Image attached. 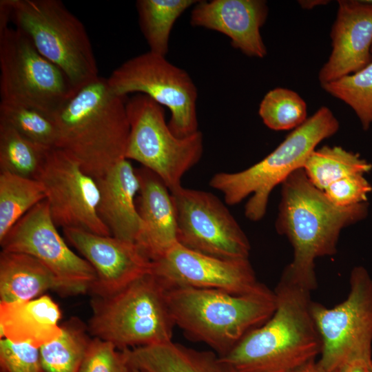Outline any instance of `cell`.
<instances>
[{"label": "cell", "instance_id": "obj_2", "mask_svg": "<svg viewBox=\"0 0 372 372\" xmlns=\"http://www.w3.org/2000/svg\"><path fill=\"white\" fill-rule=\"evenodd\" d=\"M273 291L271 316L221 358L238 372H291L320 356L311 291L282 273Z\"/></svg>", "mask_w": 372, "mask_h": 372}, {"label": "cell", "instance_id": "obj_11", "mask_svg": "<svg viewBox=\"0 0 372 372\" xmlns=\"http://www.w3.org/2000/svg\"><path fill=\"white\" fill-rule=\"evenodd\" d=\"M349 282V293L341 303L332 308L311 305L322 344L318 362L328 372L355 360H372V278L358 266Z\"/></svg>", "mask_w": 372, "mask_h": 372}, {"label": "cell", "instance_id": "obj_28", "mask_svg": "<svg viewBox=\"0 0 372 372\" xmlns=\"http://www.w3.org/2000/svg\"><path fill=\"white\" fill-rule=\"evenodd\" d=\"M49 150L0 122L1 172L37 179Z\"/></svg>", "mask_w": 372, "mask_h": 372}, {"label": "cell", "instance_id": "obj_32", "mask_svg": "<svg viewBox=\"0 0 372 372\" xmlns=\"http://www.w3.org/2000/svg\"><path fill=\"white\" fill-rule=\"evenodd\" d=\"M124 350L93 337L85 353L79 372H130Z\"/></svg>", "mask_w": 372, "mask_h": 372}, {"label": "cell", "instance_id": "obj_22", "mask_svg": "<svg viewBox=\"0 0 372 372\" xmlns=\"http://www.w3.org/2000/svg\"><path fill=\"white\" fill-rule=\"evenodd\" d=\"M131 367L145 372H238L211 351H200L173 341L125 351Z\"/></svg>", "mask_w": 372, "mask_h": 372}, {"label": "cell", "instance_id": "obj_39", "mask_svg": "<svg viewBox=\"0 0 372 372\" xmlns=\"http://www.w3.org/2000/svg\"><path fill=\"white\" fill-rule=\"evenodd\" d=\"M368 372H372V360L369 363Z\"/></svg>", "mask_w": 372, "mask_h": 372}, {"label": "cell", "instance_id": "obj_23", "mask_svg": "<svg viewBox=\"0 0 372 372\" xmlns=\"http://www.w3.org/2000/svg\"><path fill=\"white\" fill-rule=\"evenodd\" d=\"M48 290L65 296L61 282L39 260L25 254L1 251L0 302L31 300Z\"/></svg>", "mask_w": 372, "mask_h": 372}, {"label": "cell", "instance_id": "obj_14", "mask_svg": "<svg viewBox=\"0 0 372 372\" xmlns=\"http://www.w3.org/2000/svg\"><path fill=\"white\" fill-rule=\"evenodd\" d=\"M37 180L45 189L57 227L112 236L98 214L100 194L96 179L63 151H48Z\"/></svg>", "mask_w": 372, "mask_h": 372}, {"label": "cell", "instance_id": "obj_4", "mask_svg": "<svg viewBox=\"0 0 372 372\" xmlns=\"http://www.w3.org/2000/svg\"><path fill=\"white\" fill-rule=\"evenodd\" d=\"M175 326L223 358L251 330L263 324L276 309L273 291L236 295L220 290L185 287L167 288Z\"/></svg>", "mask_w": 372, "mask_h": 372}, {"label": "cell", "instance_id": "obj_6", "mask_svg": "<svg viewBox=\"0 0 372 372\" xmlns=\"http://www.w3.org/2000/svg\"><path fill=\"white\" fill-rule=\"evenodd\" d=\"M167 288L152 273L109 296H93L87 326L93 337L120 350L172 341L175 327L166 298Z\"/></svg>", "mask_w": 372, "mask_h": 372}, {"label": "cell", "instance_id": "obj_24", "mask_svg": "<svg viewBox=\"0 0 372 372\" xmlns=\"http://www.w3.org/2000/svg\"><path fill=\"white\" fill-rule=\"evenodd\" d=\"M62 334L39 347L41 372H79L91 340L90 332L79 319L61 324Z\"/></svg>", "mask_w": 372, "mask_h": 372}, {"label": "cell", "instance_id": "obj_31", "mask_svg": "<svg viewBox=\"0 0 372 372\" xmlns=\"http://www.w3.org/2000/svg\"><path fill=\"white\" fill-rule=\"evenodd\" d=\"M307 104L296 92L283 87L269 91L261 101L258 114L271 130H294L307 119Z\"/></svg>", "mask_w": 372, "mask_h": 372}, {"label": "cell", "instance_id": "obj_8", "mask_svg": "<svg viewBox=\"0 0 372 372\" xmlns=\"http://www.w3.org/2000/svg\"><path fill=\"white\" fill-rule=\"evenodd\" d=\"M126 110L130 134L125 158L157 174L170 191L182 186L183 176L202 157V132L175 136L166 122L164 107L143 94L127 99Z\"/></svg>", "mask_w": 372, "mask_h": 372}, {"label": "cell", "instance_id": "obj_12", "mask_svg": "<svg viewBox=\"0 0 372 372\" xmlns=\"http://www.w3.org/2000/svg\"><path fill=\"white\" fill-rule=\"evenodd\" d=\"M170 192L176 209L179 243L217 258H249L251 245L246 234L216 195L183 186Z\"/></svg>", "mask_w": 372, "mask_h": 372}, {"label": "cell", "instance_id": "obj_9", "mask_svg": "<svg viewBox=\"0 0 372 372\" xmlns=\"http://www.w3.org/2000/svg\"><path fill=\"white\" fill-rule=\"evenodd\" d=\"M76 92L65 73L17 28L0 31L1 101L54 115Z\"/></svg>", "mask_w": 372, "mask_h": 372}, {"label": "cell", "instance_id": "obj_3", "mask_svg": "<svg viewBox=\"0 0 372 372\" xmlns=\"http://www.w3.org/2000/svg\"><path fill=\"white\" fill-rule=\"evenodd\" d=\"M127 100L113 94L107 79L99 76L54 114L56 148L95 179L125 158L130 134Z\"/></svg>", "mask_w": 372, "mask_h": 372}, {"label": "cell", "instance_id": "obj_17", "mask_svg": "<svg viewBox=\"0 0 372 372\" xmlns=\"http://www.w3.org/2000/svg\"><path fill=\"white\" fill-rule=\"evenodd\" d=\"M330 36L331 53L318 74L321 85L355 73L372 61V1H338Z\"/></svg>", "mask_w": 372, "mask_h": 372}, {"label": "cell", "instance_id": "obj_19", "mask_svg": "<svg viewBox=\"0 0 372 372\" xmlns=\"http://www.w3.org/2000/svg\"><path fill=\"white\" fill-rule=\"evenodd\" d=\"M139 180L136 207L142 229L136 244L152 260L178 242L176 209L165 182L151 170L136 169Z\"/></svg>", "mask_w": 372, "mask_h": 372}, {"label": "cell", "instance_id": "obj_27", "mask_svg": "<svg viewBox=\"0 0 372 372\" xmlns=\"http://www.w3.org/2000/svg\"><path fill=\"white\" fill-rule=\"evenodd\" d=\"M45 199V189L39 180L0 172V241L25 214Z\"/></svg>", "mask_w": 372, "mask_h": 372}, {"label": "cell", "instance_id": "obj_35", "mask_svg": "<svg viewBox=\"0 0 372 372\" xmlns=\"http://www.w3.org/2000/svg\"><path fill=\"white\" fill-rule=\"evenodd\" d=\"M371 360H355L347 362L340 366L336 372H368V366Z\"/></svg>", "mask_w": 372, "mask_h": 372}, {"label": "cell", "instance_id": "obj_36", "mask_svg": "<svg viewBox=\"0 0 372 372\" xmlns=\"http://www.w3.org/2000/svg\"><path fill=\"white\" fill-rule=\"evenodd\" d=\"M291 372H328L318 363V360H312Z\"/></svg>", "mask_w": 372, "mask_h": 372}, {"label": "cell", "instance_id": "obj_20", "mask_svg": "<svg viewBox=\"0 0 372 372\" xmlns=\"http://www.w3.org/2000/svg\"><path fill=\"white\" fill-rule=\"evenodd\" d=\"M96 180L101 220L112 236L136 243L142 221L136 207L140 185L136 169L128 159L123 158Z\"/></svg>", "mask_w": 372, "mask_h": 372}, {"label": "cell", "instance_id": "obj_16", "mask_svg": "<svg viewBox=\"0 0 372 372\" xmlns=\"http://www.w3.org/2000/svg\"><path fill=\"white\" fill-rule=\"evenodd\" d=\"M63 234L95 271L93 296H112L152 272V261L136 242L76 229Z\"/></svg>", "mask_w": 372, "mask_h": 372}, {"label": "cell", "instance_id": "obj_37", "mask_svg": "<svg viewBox=\"0 0 372 372\" xmlns=\"http://www.w3.org/2000/svg\"><path fill=\"white\" fill-rule=\"evenodd\" d=\"M299 2L301 6L305 9H311L316 6L324 4L326 3L325 1H318V0L317 1H300Z\"/></svg>", "mask_w": 372, "mask_h": 372}, {"label": "cell", "instance_id": "obj_10", "mask_svg": "<svg viewBox=\"0 0 372 372\" xmlns=\"http://www.w3.org/2000/svg\"><path fill=\"white\" fill-rule=\"evenodd\" d=\"M110 91L118 96L143 94L171 113L168 125L180 138L198 131V91L189 74L151 51L132 57L113 70L107 79Z\"/></svg>", "mask_w": 372, "mask_h": 372}, {"label": "cell", "instance_id": "obj_7", "mask_svg": "<svg viewBox=\"0 0 372 372\" xmlns=\"http://www.w3.org/2000/svg\"><path fill=\"white\" fill-rule=\"evenodd\" d=\"M10 23L38 52L59 67L77 92L99 76L83 23L59 0H6Z\"/></svg>", "mask_w": 372, "mask_h": 372}, {"label": "cell", "instance_id": "obj_33", "mask_svg": "<svg viewBox=\"0 0 372 372\" xmlns=\"http://www.w3.org/2000/svg\"><path fill=\"white\" fill-rule=\"evenodd\" d=\"M1 372H41L39 348L8 339L0 340Z\"/></svg>", "mask_w": 372, "mask_h": 372}, {"label": "cell", "instance_id": "obj_25", "mask_svg": "<svg viewBox=\"0 0 372 372\" xmlns=\"http://www.w3.org/2000/svg\"><path fill=\"white\" fill-rule=\"evenodd\" d=\"M371 169L372 165L359 154L342 147L328 145L313 151L303 166L308 179L321 191L339 179L364 175Z\"/></svg>", "mask_w": 372, "mask_h": 372}, {"label": "cell", "instance_id": "obj_21", "mask_svg": "<svg viewBox=\"0 0 372 372\" xmlns=\"http://www.w3.org/2000/svg\"><path fill=\"white\" fill-rule=\"evenodd\" d=\"M61 318L59 305L47 294L28 301L0 302V337L39 348L62 334Z\"/></svg>", "mask_w": 372, "mask_h": 372}, {"label": "cell", "instance_id": "obj_26", "mask_svg": "<svg viewBox=\"0 0 372 372\" xmlns=\"http://www.w3.org/2000/svg\"><path fill=\"white\" fill-rule=\"evenodd\" d=\"M196 0H138L136 6L141 30L149 51L165 56L169 50V41L176 19Z\"/></svg>", "mask_w": 372, "mask_h": 372}, {"label": "cell", "instance_id": "obj_1", "mask_svg": "<svg viewBox=\"0 0 372 372\" xmlns=\"http://www.w3.org/2000/svg\"><path fill=\"white\" fill-rule=\"evenodd\" d=\"M369 203L338 207L316 187L303 168L282 183L276 229L293 249V258L283 273L312 291L317 287L315 261L337 252L341 231L364 219Z\"/></svg>", "mask_w": 372, "mask_h": 372}, {"label": "cell", "instance_id": "obj_15", "mask_svg": "<svg viewBox=\"0 0 372 372\" xmlns=\"http://www.w3.org/2000/svg\"><path fill=\"white\" fill-rule=\"evenodd\" d=\"M166 288L216 289L236 295L271 291L259 282L249 259H224L190 249L178 242L152 261V272Z\"/></svg>", "mask_w": 372, "mask_h": 372}, {"label": "cell", "instance_id": "obj_18", "mask_svg": "<svg viewBox=\"0 0 372 372\" xmlns=\"http://www.w3.org/2000/svg\"><path fill=\"white\" fill-rule=\"evenodd\" d=\"M267 15L268 7L262 0L198 1L190 23L224 34L234 48L261 59L267 54V48L260 30Z\"/></svg>", "mask_w": 372, "mask_h": 372}, {"label": "cell", "instance_id": "obj_13", "mask_svg": "<svg viewBox=\"0 0 372 372\" xmlns=\"http://www.w3.org/2000/svg\"><path fill=\"white\" fill-rule=\"evenodd\" d=\"M2 251L31 256L56 276L66 295L90 292L96 273L74 253L57 230L46 199L25 214L0 241Z\"/></svg>", "mask_w": 372, "mask_h": 372}, {"label": "cell", "instance_id": "obj_30", "mask_svg": "<svg viewBox=\"0 0 372 372\" xmlns=\"http://www.w3.org/2000/svg\"><path fill=\"white\" fill-rule=\"evenodd\" d=\"M355 113L364 130L372 125V61L362 70L321 85Z\"/></svg>", "mask_w": 372, "mask_h": 372}, {"label": "cell", "instance_id": "obj_5", "mask_svg": "<svg viewBox=\"0 0 372 372\" xmlns=\"http://www.w3.org/2000/svg\"><path fill=\"white\" fill-rule=\"evenodd\" d=\"M338 129L339 122L331 110L321 107L260 161L240 172L216 173L209 185L219 191L229 205L251 196L245 206V215L251 221H258L266 214L273 188L303 168L316 146Z\"/></svg>", "mask_w": 372, "mask_h": 372}, {"label": "cell", "instance_id": "obj_34", "mask_svg": "<svg viewBox=\"0 0 372 372\" xmlns=\"http://www.w3.org/2000/svg\"><path fill=\"white\" fill-rule=\"evenodd\" d=\"M372 186L364 175H352L329 185L323 192L333 205L349 207L367 202Z\"/></svg>", "mask_w": 372, "mask_h": 372}, {"label": "cell", "instance_id": "obj_29", "mask_svg": "<svg viewBox=\"0 0 372 372\" xmlns=\"http://www.w3.org/2000/svg\"><path fill=\"white\" fill-rule=\"evenodd\" d=\"M0 122L47 149L56 148L57 132L52 114L28 105L1 101Z\"/></svg>", "mask_w": 372, "mask_h": 372}, {"label": "cell", "instance_id": "obj_38", "mask_svg": "<svg viewBox=\"0 0 372 372\" xmlns=\"http://www.w3.org/2000/svg\"><path fill=\"white\" fill-rule=\"evenodd\" d=\"M130 372H145V371H143L142 370H140V369H136V368L131 367Z\"/></svg>", "mask_w": 372, "mask_h": 372}]
</instances>
